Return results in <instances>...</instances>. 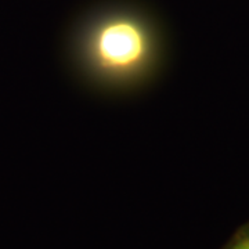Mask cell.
Returning a JSON list of instances; mask_svg holds the SVG:
<instances>
[{
  "label": "cell",
  "instance_id": "cell-1",
  "mask_svg": "<svg viewBox=\"0 0 249 249\" xmlns=\"http://www.w3.org/2000/svg\"><path fill=\"white\" fill-rule=\"evenodd\" d=\"M163 47L160 29L147 14L116 7L88 18L70 49L75 68L93 86L130 91L158 75Z\"/></svg>",
  "mask_w": 249,
  "mask_h": 249
},
{
  "label": "cell",
  "instance_id": "cell-2",
  "mask_svg": "<svg viewBox=\"0 0 249 249\" xmlns=\"http://www.w3.org/2000/svg\"><path fill=\"white\" fill-rule=\"evenodd\" d=\"M226 249H249V226L240 230Z\"/></svg>",
  "mask_w": 249,
  "mask_h": 249
}]
</instances>
